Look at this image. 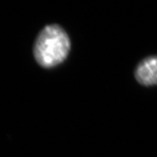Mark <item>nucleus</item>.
Returning <instances> with one entry per match:
<instances>
[{
    "label": "nucleus",
    "instance_id": "f257e3e1",
    "mask_svg": "<svg viewBox=\"0 0 157 157\" xmlns=\"http://www.w3.org/2000/svg\"><path fill=\"white\" fill-rule=\"evenodd\" d=\"M69 50L70 40L63 29L58 25H49L37 36L34 54L40 66L51 68L63 61Z\"/></svg>",
    "mask_w": 157,
    "mask_h": 157
},
{
    "label": "nucleus",
    "instance_id": "f03ea898",
    "mask_svg": "<svg viewBox=\"0 0 157 157\" xmlns=\"http://www.w3.org/2000/svg\"><path fill=\"white\" fill-rule=\"evenodd\" d=\"M135 76L137 82L145 87L157 85V56L141 60L135 69Z\"/></svg>",
    "mask_w": 157,
    "mask_h": 157
}]
</instances>
